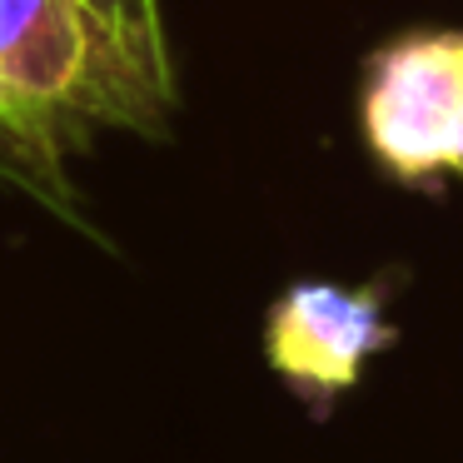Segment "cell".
Masks as SVG:
<instances>
[{
	"label": "cell",
	"mask_w": 463,
	"mask_h": 463,
	"mask_svg": "<svg viewBox=\"0 0 463 463\" xmlns=\"http://www.w3.org/2000/svg\"><path fill=\"white\" fill-rule=\"evenodd\" d=\"M175 85L155 80L85 0H0V130L61 190L90 130L165 135Z\"/></svg>",
	"instance_id": "1"
},
{
	"label": "cell",
	"mask_w": 463,
	"mask_h": 463,
	"mask_svg": "<svg viewBox=\"0 0 463 463\" xmlns=\"http://www.w3.org/2000/svg\"><path fill=\"white\" fill-rule=\"evenodd\" d=\"M359 130L373 165L409 190H439L463 140V31H403L364 65Z\"/></svg>",
	"instance_id": "2"
},
{
	"label": "cell",
	"mask_w": 463,
	"mask_h": 463,
	"mask_svg": "<svg viewBox=\"0 0 463 463\" xmlns=\"http://www.w3.org/2000/svg\"><path fill=\"white\" fill-rule=\"evenodd\" d=\"M393 344L399 329L379 284L294 279L264 314V359L314 413L359 389L364 369Z\"/></svg>",
	"instance_id": "3"
},
{
	"label": "cell",
	"mask_w": 463,
	"mask_h": 463,
	"mask_svg": "<svg viewBox=\"0 0 463 463\" xmlns=\"http://www.w3.org/2000/svg\"><path fill=\"white\" fill-rule=\"evenodd\" d=\"M105 25L125 41V51L155 75V80L175 85V65H170V41H165V15L160 0H85Z\"/></svg>",
	"instance_id": "4"
},
{
	"label": "cell",
	"mask_w": 463,
	"mask_h": 463,
	"mask_svg": "<svg viewBox=\"0 0 463 463\" xmlns=\"http://www.w3.org/2000/svg\"><path fill=\"white\" fill-rule=\"evenodd\" d=\"M0 184H5V190H21L25 200H35L41 210H51L55 220H65L71 230L95 234V230H90V220H85L80 194H75V190H61V184H55L45 170H35V165L11 145V135H5V130H0Z\"/></svg>",
	"instance_id": "5"
},
{
	"label": "cell",
	"mask_w": 463,
	"mask_h": 463,
	"mask_svg": "<svg viewBox=\"0 0 463 463\" xmlns=\"http://www.w3.org/2000/svg\"><path fill=\"white\" fill-rule=\"evenodd\" d=\"M453 175H458V180H463V140H458V165H453Z\"/></svg>",
	"instance_id": "6"
}]
</instances>
